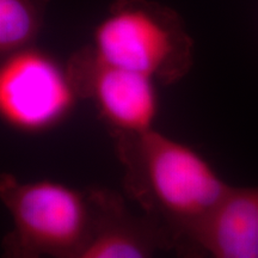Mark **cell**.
Returning a JSON list of instances; mask_svg holds the SVG:
<instances>
[{
  "label": "cell",
  "mask_w": 258,
  "mask_h": 258,
  "mask_svg": "<svg viewBox=\"0 0 258 258\" xmlns=\"http://www.w3.org/2000/svg\"><path fill=\"white\" fill-rule=\"evenodd\" d=\"M111 137L128 198L156 227L164 251L189 258L200 227L230 184L191 146L154 128Z\"/></svg>",
  "instance_id": "cell-1"
},
{
  "label": "cell",
  "mask_w": 258,
  "mask_h": 258,
  "mask_svg": "<svg viewBox=\"0 0 258 258\" xmlns=\"http://www.w3.org/2000/svg\"><path fill=\"white\" fill-rule=\"evenodd\" d=\"M0 199L12 227L2 240V258H80L95 240L101 189H77L42 179L0 177Z\"/></svg>",
  "instance_id": "cell-2"
},
{
  "label": "cell",
  "mask_w": 258,
  "mask_h": 258,
  "mask_svg": "<svg viewBox=\"0 0 258 258\" xmlns=\"http://www.w3.org/2000/svg\"><path fill=\"white\" fill-rule=\"evenodd\" d=\"M192 47L175 12L144 0H120L97 25L91 49L106 63L169 85L189 72Z\"/></svg>",
  "instance_id": "cell-3"
},
{
  "label": "cell",
  "mask_w": 258,
  "mask_h": 258,
  "mask_svg": "<svg viewBox=\"0 0 258 258\" xmlns=\"http://www.w3.org/2000/svg\"><path fill=\"white\" fill-rule=\"evenodd\" d=\"M80 98L69 66L29 47L0 67V116L8 127L41 134L60 125Z\"/></svg>",
  "instance_id": "cell-4"
},
{
  "label": "cell",
  "mask_w": 258,
  "mask_h": 258,
  "mask_svg": "<svg viewBox=\"0 0 258 258\" xmlns=\"http://www.w3.org/2000/svg\"><path fill=\"white\" fill-rule=\"evenodd\" d=\"M67 66L79 97L93 103L110 135L154 128L159 114L156 80L104 62L91 47L77 51Z\"/></svg>",
  "instance_id": "cell-5"
},
{
  "label": "cell",
  "mask_w": 258,
  "mask_h": 258,
  "mask_svg": "<svg viewBox=\"0 0 258 258\" xmlns=\"http://www.w3.org/2000/svg\"><path fill=\"white\" fill-rule=\"evenodd\" d=\"M189 258H258V185H230L200 227Z\"/></svg>",
  "instance_id": "cell-6"
},
{
  "label": "cell",
  "mask_w": 258,
  "mask_h": 258,
  "mask_svg": "<svg viewBox=\"0 0 258 258\" xmlns=\"http://www.w3.org/2000/svg\"><path fill=\"white\" fill-rule=\"evenodd\" d=\"M164 244L156 227L129 211L117 192L101 188V215L95 240L80 258H154Z\"/></svg>",
  "instance_id": "cell-7"
},
{
  "label": "cell",
  "mask_w": 258,
  "mask_h": 258,
  "mask_svg": "<svg viewBox=\"0 0 258 258\" xmlns=\"http://www.w3.org/2000/svg\"><path fill=\"white\" fill-rule=\"evenodd\" d=\"M47 0H0V53L8 56L37 36Z\"/></svg>",
  "instance_id": "cell-8"
}]
</instances>
